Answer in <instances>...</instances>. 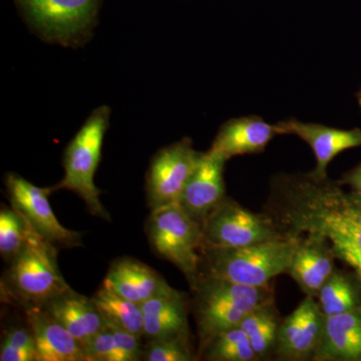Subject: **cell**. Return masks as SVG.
Segmentation results:
<instances>
[{
    "label": "cell",
    "instance_id": "6da1fadb",
    "mask_svg": "<svg viewBox=\"0 0 361 361\" xmlns=\"http://www.w3.org/2000/svg\"><path fill=\"white\" fill-rule=\"evenodd\" d=\"M270 216L288 237L313 236L327 242L336 259L361 285V196L312 173L288 175L271 201Z\"/></svg>",
    "mask_w": 361,
    "mask_h": 361
},
{
    "label": "cell",
    "instance_id": "7a4b0ae2",
    "mask_svg": "<svg viewBox=\"0 0 361 361\" xmlns=\"http://www.w3.org/2000/svg\"><path fill=\"white\" fill-rule=\"evenodd\" d=\"M192 290L201 351L214 337L239 327L252 311L273 301L270 284L249 286L209 274L201 275Z\"/></svg>",
    "mask_w": 361,
    "mask_h": 361
},
{
    "label": "cell",
    "instance_id": "3957f363",
    "mask_svg": "<svg viewBox=\"0 0 361 361\" xmlns=\"http://www.w3.org/2000/svg\"><path fill=\"white\" fill-rule=\"evenodd\" d=\"M296 237H284L238 248L203 247L202 266L207 274L249 286H267L287 273L298 245Z\"/></svg>",
    "mask_w": 361,
    "mask_h": 361
},
{
    "label": "cell",
    "instance_id": "277c9868",
    "mask_svg": "<svg viewBox=\"0 0 361 361\" xmlns=\"http://www.w3.org/2000/svg\"><path fill=\"white\" fill-rule=\"evenodd\" d=\"M147 230L156 253L177 266L193 289L202 275V224L179 203H173L153 209Z\"/></svg>",
    "mask_w": 361,
    "mask_h": 361
},
{
    "label": "cell",
    "instance_id": "5b68a950",
    "mask_svg": "<svg viewBox=\"0 0 361 361\" xmlns=\"http://www.w3.org/2000/svg\"><path fill=\"white\" fill-rule=\"evenodd\" d=\"M110 115V108L106 106H99L90 114L66 149L65 177L54 188L75 192L85 202L92 215L106 220H110V215L99 200L102 192L94 184V174L101 161Z\"/></svg>",
    "mask_w": 361,
    "mask_h": 361
},
{
    "label": "cell",
    "instance_id": "8992f818",
    "mask_svg": "<svg viewBox=\"0 0 361 361\" xmlns=\"http://www.w3.org/2000/svg\"><path fill=\"white\" fill-rule=\"evenodd\" d=\"M56 253V245L28 224L25 245L8 272L9 285L18 300L42 306L71 290L59 269Z\"/></svg>",
    "mask_w": 361,
    "mask_h": 361
},
{
    "label": "cell",
    "instance_id": "52a82bcc",
    "mask_svg": "<svg viewBox=\"0 0 361 361\" xmlns=\"http://www.w3.org/2000/svg\"><path fill=\"white\" fill-rule=\"evenodd\" d=\"M202 229L204 246L213 248H238L286 237L267 214L251 212L227 197L207 216Z\"/></svg>",
    "mask_w": 361,
    "mask_h": 361
},
{
    "label": "cell",
    "instance_id": "ba28073f",
    "mask_svg": "<svg viewBox=\"0 0 361 361\" xmlns=\"http://www.w3.org/2000/svg\"><path fill=\"white\" fill-rule=\"evenodd\" d=\"M28 21L47 39L70 42L90 30L99 0H16Z\"/></svg>",
    "mask_w": 361,
    "mask_h": 361
},
{
    "label": "cell",
    "instance_id": "9c48e42d",
    "mask_svg": "<svg viewBox=\"0 0 361 361\" xmlns=\"http://www.w3.org/2000/svg\"><path fill=\"white\" fill-rule=\"evenodd\" d=\"M202 153L195 151L188 137L160 149L154 157L147 178L149 205L180 203Z\"/></svg>",
    "mask_w": 361,
    "mask_h": 361
},
{
    "label": "cell",
    "instance_id": "30bf717a",
    "mask_svg": "<svg viewBox=\"0 0 361 361\" xmlns=\"http://www.w3.org/2000/svg\"><path fill=\"white\" fill-rule=\"evenodd\" d=\"M6 185L13 208L20 212L39 234L54 245L78 246L82 235L63 227L56 219L49 195L52 188L35 186L23 177L8 174Z\"/></svg>",
    "mask_w": 361,
    "mask_h": 361
},
{
    "label": "cell",
    "instance_id": "8fae6325",
    "mask_svg": "<svg viewBox=\"0 0 361 361\" xmlns=\"http://www.w3.org/2000/svg\"><path fill=\"white\" fill-rule=\"evenodd\" d=\"M325 316L315 297L306 295L290 315L280 323L276 353L280 360H313L324 329Z\"/></svg>",
    "mask_w": 361,
    "mask_h": 361
},
{
    "label": "cell",
    "instance_id": "7c38bea8",
    "mask_svg": "<svg viewBox=\"0 0 361 361\" xmlns=\"http://www.w3.org/2000/svg\"><path fill=\"white\" fill-rule=\"evenodd\" d=\"M278 135H295L310 145L316 166L312 174L327 177L330 161L342 152L361 147V130H339L320 123H303L296 118L275 123Z\"/></svg>",
    "mask_w": 361,
    "mask_h": 361
},
{
    "label": "cell",
    "instance_id": "4fadbf2b",
    "mask_svg": "<svg viewBox=\"0 0 361 361\" xmlns=\"http://www.w3.org/2000/svg\"><path fill=\"white\" fill-rule=\"evenodd\" d=\"M225 163L224 158L210 149L202 153L180 198L182 208L202 225L207 216L226 198Z\"/></svg>",
    "mask_w": 361,
    "mask_h": 361
},
{
    "label": "cell",
    "instance_id": "5bb4252c",
    "mask_svg": "<svg viewBox=\"0 0 361 361\" xmlns=\"http://www.w3.org/2000/svg\"><path fill=\"white\" fill-rule=\"evenodd\" d=\"M39 361H89L84 346L42 305L25 303Z\"/></svg>",
    "mask_w": 361,
    "mask_h": 361
},
{
    "label": "cell",
    "instance_id": "9a60e30c",
    "mask_svg": "<svg viewBox=\"0 0 361 361\" xmlns=\"http://www.w3.org/2000/svg\"><path fill=\"white\" fill-rule=\"evenodd\" d=\"M274 125L257 116L232 118L221 126L210 151L224 158L262 153L275 135Z\"/></svg>",
    "mask_w": 361,
    "mask_h": 361
},
{
    "label": "cell",
    "instance_id": "2e32d148",
    "mask_svg": "<svg viewBox=\"0 0 361 361\" xmlns=\"http://www.w3.org/2000/svg\"><path fill=\"white\" fill-rule=\"evenodd\" d=\"M298 245L287 271L306 294L317 298L320 289L336 271V256L326 241L318 237H296Z\"/></svg>",
    "mask_w": 361,
    "mask_h": 361
},
{
    "label": "cell",
    "instance_id": "e0dca14e",
    "mask_svg": "<svg viewBox=\"0 0 361 361\" xmlns=\"http://www.w3.org/2000/svg\"><path fill=\"white\" fill-rule=\"evenodd\" d=\"M144 336L151 339L182 338L190 341L186 301L174 288L141 304Z\"/></svg>",
    "mask_w": 361,
    "mask_h": 361
},
{
    "label": "cell",
    "instance_id": "ac0fdd59",
    "mask_svg": "<svg viewBox=\"0 0 361 361\" xmlns=\"http://www.w3.org/2000/svg\"><path fill=\"white\" fill-rule=\"evenodd\" d=\"M103 286L140 305L171 288L155 270L132 258L116 260Z\"/></svg>",
    "mask_w": 361,
    "mask_h": 361
},
{
    "label": "cell",
    "instance_id": "d6986e66",
    "mask_svg": "<svg viewBox=\"0 0 361 361\" xmlns=\"http://www.w3.org/2000/svg\"><path fill=\"white\" fill-rule=\"evenodd\" d=\"M314 361H361V306L325 317Z\"/></svg>",
    "mask_w": 361,
    "mask_h": 361
},
{
    "label": "cell",
    "instance_id": "ffe728a7",
    "mask_svg": "<svg viewBox=\"0 0 361 361\" xmlns=\"http://www.w3.org/2000/svg\"><path fill=\"white\" fill-rule=\"evenodd\" d=\"M82 346L106 326L92 299L71 289L42 305Z\"/></svg>",
    "mask_w": 361,
    "mask_h": 361
},
{
    "label": "cell",
    "instance_id": "44dd1931",
    "mask_svg": "<svg viewBox=\"0 0 361 361\" xmlns=\"http://www.w3.org/2000/svg\"><path fill=\"white\" fill-rule=\"evenodd\" d=\"M281 322L272 301L252 311L240 324V329L245 332L259 360L269 357L276 350Z\"/></svg>",
    "mask_w": 361,
    "mask_h": 361
},
{
    "label": "cell",
    "instance_id": "7402d4cb",
    "mask_svg": "<svg viewBox=\"0 0 361 361\" xmlns=\"http://www.w3.org/2000/svg\"><path fill=\"white\" fill-rule=\"evenodd\" d=\"M104 323L115 325L135 336H144V314L141 305L103 286L92 297Z\"/></svg>",
    "mask_w": 361,
    "mask_h": 361
},
{
    "label": "cell",
    "instance_id": "603a6c76",
    "mask_svg": "<svg viewBox=\"0 0 361 361\" xmlns=\"http://www.w3.org/2000/svg\"><path fill=\"white\" fill-rule=\"evenodd\" d=\"M317 301L325 317L360 307L357 289L345 274L334 271L318 293Z\"/></svg>",
    "mask_w": 361,
    "mask_h": 361
},
{
    "label": "cell",
    "instance_id": "cb8c5ba5",
    "mask_svg": "<svg viewBox=\"0 0 361 361\" xmlns=\"http://www.w3.org/2000/svg\"><path fill=\"white\" fill-rule=\"evenodd\" d=\"M207 360L257 361L258 355L252 348L245 332L235 327L214 337L202 350Z\"/></svg>",
    "mask_w": 361,
    "mask_h": 361
},
{
    "label": "cell",
    "instance_id": "d4e9b609",
    "mask_svg": "<svg viewBox=\"0 0 361 361\" xmlns=\"http://www.w3.org/2000/svg\"><path fill=\"white\" fill-rule=\"evenodd\" d=\"M28 223L16 209H2L0 213V252L13 260L25 245Z\"/></svg>",
    "mask_w": 361,
    "mask_h": 361
},
{
    "label": "cell",
    "instance_id": "484cf974",
    "mask_svg": "<svg viewBox=\"0 0 361 361\" xmlns=\"http://www.w3.org/2000/svg\"><path fill=\"white\" fill-rule=\"evenodd\" d=\"M0 360L39 361L32 332L25 329L9 330L2 342Z\"/></svg>",
    "mask_w": 361,
    "mask_h": 361
},
{
    "label": "cell",
    "instance_id": "4316f807",
    "mask_svg": "<svg viewBox=\"0 0 361 361\" xmlns=\"http://www.w3.org/2000/svg\"><path fill=\"white\" fill-rule=\"evenodd\" d=\"M193 357L190 341L182 338L152 339L145 353L149 361H191Z\"/></svg>",
    "mask_w": 361,
    "mask_h": 361
},
{
    "label": "cell",
    "instance_id": "83f0119b",
    "mask_svg": "<svg viewBox=\"0 0 361 361\" xmlns=\"http://www.w3.org/2000/svg\"><path fill=\"white\" fill-rule=\"evenodd\" d=\"M85 350L89 361H118L115 339L106 325L87 342Z\"/></svg>",
    "mask_w": 361,
    "mask_h": 361
},
{
    "label": "cell",
    "instance_id": "f1b7e54d",
    "mask_svg": "<svg viewBox=\"0 0 361 361\" xmlns=\"http://www.w3.org/2000/svg\"><path fill=\"white\" fill-rule=\"evenodd\" d=\"M106 325L111 329L115 339L118 361L139 360L142 355L141 345H140L141 337L115 325L108 324V323H106Z\"/></svg>",
    "mask_w": 361,
    "mask_h": 361
},
{
    "label": "cell",
    "instance_id": "f546056e",
    "mask_svg": "<svg viewBox=\"0 0 361 361\" xmlns=\"http://www.w3.org/2000/svg\"><path fill=\"white\" fill-rule=\"evenodd\" d=\"M339 184H346L353 188V191L361 196V164L355 170L348 173L345 177L338 182Z\"/></svg>",
    "mask_w": 361,
    "mask_h": 361
},
{
    "label": "cell",
    "instance_id": "4dcf8cb0",
    "mask_svg": "<svg viewBox=\"0 0 361 361\" xmlns=\"http://www.w3.org/2000/svg\"><path fill=\"white\" fill-rule=\"evenodd\" d=\"M358 99H360V101H361V90H360V96H358Z\"/></svg>",
    "mask_w": 361,
    "mask_h": 361
}]
</instances>
